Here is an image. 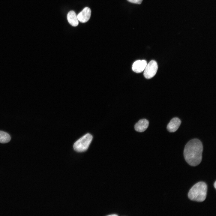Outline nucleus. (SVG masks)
<instances>
[{
    "instance_id": "11",
    "label": "nucleus",
    "mask_w": 216,
    "mask_h": 216,
    "mask_svg": "<svg viewBox=\"0 0 216 216\" xmlns=\"http://www.w3.org/2000/svg\"><path fill=\"white\" fill-rule=\"evenodd\" d=\"M127 1L132 3L140 4L141 3L142 0H127Z\"/></svg>"
},
{
    "instance_id": "2",
    "label": "nucleus",
    "mask_w": 216,
    "mask_h": 216,
    "mask_svg": "<svg viewBox=\"0 0 216 216\" xmlns=\"http://www.w3.org/2000/svg\"><path fill=\"white\" fill-rule=\"evenodd\" d=\"M207 186L204 182H201L194 184L190 189L188 194L189 198L191 200L202 202L206 199Z\"/></svg>"
},
{
    "instance_id": "9",
    "label": "nucleus",
    "mask_w": 216,
    "mask_h": 216,
    "mask_svg": "<svg viewBox=\"0 0 216 216\" xmlns=\"http://www.w3.org/2000/svg\"><path fill=\"white\" fill-rule=\"evenodd\" d=\"M67 18L68 22L72 26H76L78 25V20L74 11L71 10L69 11L67 14Z\"/></svg>"
},
{
    "instance_id": "4",
    "label": "nucleus",
    "mask_w": 216,
    "mask_h": 216,
    "mask_svg": "<svg viewBox=\"0 0 216 216\" xmlns=\"http://www.w3.org/2000/svg\"><path fill=\"white\" fill-rule=\"evenodd\" d=\"M158 68V66L156 62L153 60L150 61L147 64L144 70V77L147 79L152 78L156 74Z\"/></svg>"
},
{
    "instance_id": "6",
    "label": "nucleus",
    "mask_w": 216,
    "mask_h": 216,
    "mask_svg": "<svg viewBox=\"0 0 216 216\" xmlns=\"http://www.w3.org/2000/svg\"><path fill=\"white\" fill-rule=\"evenodd\" d=\"M181 123V121L178 118H174L170 121L168 124L167 129L170 132H175L178 130Z\"/></svg>"
},
{
    "instance_id": "5",
    "label": "nucleus",
    "mask_w": 216,
    "mask_h": 216,
    "mask_svg": "<svg viewBox=\"0 0 216 216\" xmlns=\"http://www.w3.org/2000/svg\"><path fill=\"white\" fill-rule=\"evenodd\" d=\"M91 13L90 9L88 7H85L77 15L78 20L82 23L86 22L90 18Z\"/></svg>"
},
{
    "instance_id": "7",
    "label": "nucleus",
    "mask_w": 216,
    "mask_h": 216,
    "mask_svg": "<svg viewBox=\"0 0 216 216\" xmlns=\"http://www.w3.org/2000/svg\"><path fill=\"white\" fill-rule=\"evenodd\" d=\"M147 64V62L145 60H137L133 64L132 70L137 73H141L144 70Z\"/></svg>"
},
{
    "instance_id": "12",
    "label": "nucleus",
    "mask_w": 216,
    "mask_h": 216,
    "mask_svg": "<svg viewBox=\"0 0 216 216\" xmlns=\"http://www.w3.org/2000/svg\"><path fill=\"white\" fill-rule=\"evenodd\" d=\"M214 187L215 188H216V182L215 181V182L214 183Z\"/></svg>"
},
{
    "instance_id": "13",
    "label": "nucleus",
    "mask_w": 216,
    "mask_h": 216,
    "mask_svg": "<svg viewBox=\"0 0 216 216\" xmlns=\"http://www.w3.org/2000/svg\"><path fill=\"white\" fill-rule=\"evenodd\" d=\"M109 215V216H116V215H117L116 214H110Z\"/></svg>"
},
{
    "instance_id": "3",
    "label": "nucleus",
    "mask_w": 216,
    "mask_h": 216,
    "mask_svg": "<svg viewBox=\"0 0 216 216\" xmlns=\"http://www.w3.org/2000/svg\"><path fill=\"white\" fill-rule=\"evenodd\" d=\"M92 138V136L90 134H86L75 142L73 146L74 149L76 151L79 152L86 151L88 148Z\"/></svg>"
},
{
    "instance_id": "10",
    "label": "nucleus",
    "mask_w": 216,
    "mask_h": 216,
    "mask_svg": "<svg viewBox=\"0 0 216 216\" xmlns=\"http://www.w3.org/2000/svg\"><path fill=\"white\" fill-rule=\"evenodd\" d=\"M11 137L8 133L0 130V143H5L9 142L11 140Z\"/></svg>"
},
{
    "instance_id": "1",
    "label": "nucleus",
    "mask_w": 216,
    "mask_h": 216,
    "mask_svg": "<svg viewBox=\"0 0 216 216\" xmlns=\"http://www.w3.org/2000/svg\"><path fill=\"white\" fill-rule=\"evenodd\" d=\"M203 149L202 144L200 140L196 139L190 140L186 145L184 151L186 161L192 166L199 164L202 160Z\"/></svg>"
},
{
    "instance_id": "8",
    "label": "nucleus",
    "mask_w": 216,
    "mask_h": 216,
    "mask_svg": "<svg viewBox=\"0 0 216 216\" xmlns=\"http://www.w3.org/2000/svg\"><path fill=\"white\" fill-rule=\"evenodd\" d=\"M149 125V122L146 119H140L135 124L134 128L135 130L139 132H143L148 128Z\"/></svg>"
}]
</instances>
